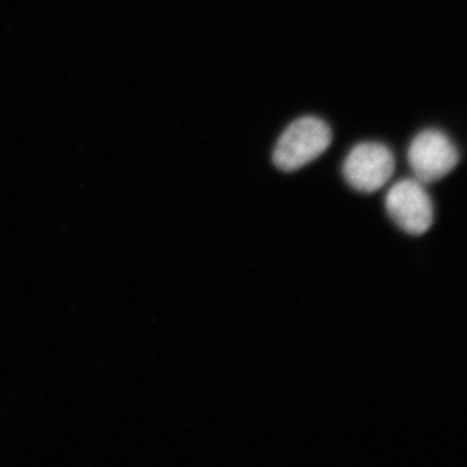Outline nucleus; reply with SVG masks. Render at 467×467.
<instances>
[{"label": "nucleus", "mask_w": 467, "mask_h": 467, "mask_svg": "<svg viewBox=\"0 0 467 467\" xmlns=\"http://www.w3.org/2000/svg\"><path fill=\"white\" fill-rule=\"evenodd\" d=\"M333 131L324 119L304 116L285 128L273 150L275 167L295 171L319 158L330 147Z\"/></svg>", "instance_id": "obj_1"}, {"label": "nucleus", "mask_w": 467, "mask_h": 467, "mask_svg": "<svg viewBox=\"0 0 467 467\" xmlns=\"http://www.w3.org/2000/svg\"><path fill=\"white\" fill-rule=\"evenodd\" d=\"M386 211L395 225L409 235H423L435 220L434 202L425 183L409 178L399 181L386 196Z\"/></svg>", "instance_id": "obj_2"}, {"label": "nucleus", "mask_w": 467, "mask_h": 467, "mask_svg": "<svg viewBox=\"0 0 467 467\" xmlns=\"http://www.w3.org/2000/svg\"><path fill=\"white\" fill-rule=\"evenodd\" d=\"M460 152L447 134L436 129L420 131L411 140L408 162L414 178L422 183H434L457 167Z\"/></svg>", "instance_id": "obj_3"}, {"label": "nucleus", "mask_w": 467, "mask_h": 467, "mask_svg": "<svg viewBox=\"0 0 467 467\" xmlns=\"http://www.w3.org/2000/svg\"><path fill=\"white\" fill-rule=\"evenodd\" d=\"M395 165V156L386 144L359 143L344 160L343 177L356 192H376L391 180Z\"/></svg>", "instance_id": "obj_4"}]
</instances>
